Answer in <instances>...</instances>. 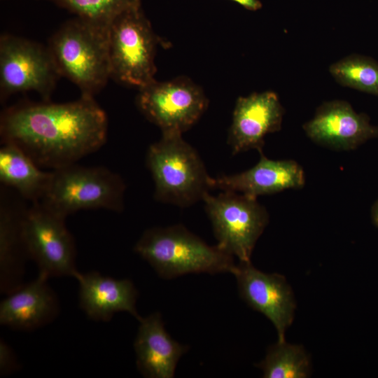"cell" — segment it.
I'll return each mask as SVG.
<instances>
[{"label": "cell", "instance_id": "cell-20", "mask_svg": "<svg viewBox=\"0 0 378 378\" xmlns=\"http://www.w3.org/2000/svg\"><path fill=\"white\" fill-rule=\"evenodd\" d=\"M256 366L265 378H307L312 372L309 357L302 346L286 340L269 346L265 358Z\"/></svg>", "mask_w": 378, "mask_h": 378}, {"label": "cell", "instance_id": "cell-3", "mask_svg": "<svg viewBox=\"0 0 378 378\" xmlns=\"http://www.w3.org/2000/svg\"><path fill=\"white\" fill-rule=\"evenodd\" d=\"M48 49L59 75L74 82L81 96L93 97L111 78L108 26L77 17L54 34Z\"/></svg>", "mask_w": 378, "mask_h": 378}, {"label": "cell", "instance_id": "cell-25", "mask_svg": "<svg viewBox=\"0 0 378 378\" xmlns=\"http://www.w3.org/2000/svg\"><path fill=\"white\" fill-rule=\"evenodd\" d=\"M371 218L373 224L378 228V199L372 206Z\"/></svg>", "mask_w": 378, "mask_h": 378}, {"label": "cell", "instance_id": "cell-14", "mask_svg": "<svg viewBox=\"0 0 378 378\" xmlns=\"http://www.w3.org/2000/svg\"><path fill=\"white\" fill-rule=\"evenodd\" d=\"M255 165L244 172L211 178V188L230 190L258 198L288 189H300L305 184L302 166L293 160H271L260 152Z\"/></svg>", "mask_w": 378, "mask_h": 378}, {"label": "cell", "instance_id": "cell-7", "mask_svg": "<svg viewBox=\"0 0 378 378\" xmlns=\"http://www.w3.org/2000/svg\"><path fill=\"white\" fill-rule=\"evenodd\" d=\"M222 191L216 196L207 192L202 200L216 245L240 262H249L255 244L269 223L268 211L258 198Z\"/></svg>", "mask_w": 378, "mask_h": 378}, {"label": "cell", "instance_id": "cell-22", "mask_svg": "<svg viewBox=\"0 0 378 378\" xmlns=\"http://www.w3.org/2000/svg\"><path fill=\"white\" fill-rule=\"evenodd\" d=\"M82 19L108 26L118 14L141 6L140 0H54Z\"/></svg>", "mask_w": 378, "mask_h": 378}, {"label": "cell", "instance_id": "cell-13", "mask_svg": "<svg viewBox=\"0 0 378 378\" xmlns=\"http://www.w3.org/2000/svg\"><path fill=\"white\" fill-rule=\"evenodd\" d=\"M284 108L272 91L239 97L235 104L228 144L236 155L248 150L262 151L265 138L281 130Z\"/></svg>", "mask_w": 378, "mask_h": 378}, {"label": "cell", "instance_id": "cell-21", "mask_svg": "<svg viewBox=\"0 0 378 378\" xmlns=\"http://www.w3.org/2000/svg\"><path fill=\"white\" fill-rule=\"evenodd\" d=\"M329 71L340 85L378 96V62L372 57L351 54L333 63Z\"/></svg>", "mask_w": 378, "mask_h": 378}, {"label": "cell", "instance_id": "cell-12", "mask_svg": "<svg viewBox=\"0 0 378 378\" xmlns=\"http://www.w3.org/2000/svg\"><path fill=\"white\" fill-rule=\"evenodd\" d=\"M314 143L335 150H351L378 137V126L365 113H357L344 100L322 104L314 117L302 127Z\"/></svg>", "mask_w": 378, "mask_h": 378}, {"label": "cell", "instance_id": "cell-2", "mask_svg": "<svg viewBox=\"0 0 378 378\" xmlns=\"http://www.w3.org/2000/svg\"><path fill=\"white\" fill-rule=\"evenodd\" d=\"M134 251L166 279L191 273H232L236 265L232 255L181 225L146 230Z\"/></svg>", "mask_w": 378, "mask_h": 378}, {"label": "cell", "instance_id": "cell-17", "mask_svg": "<svg viewBox=\"0 0 378 378\" xmlns=\"http://www.w3.org/2000/svg\"><path fill=\"white\" fill-rule=\"evenodd\" d=\"M43 274L31 282L8 293L0 304V323L15 329L32 330L51 320L58 313L57 299Z\"/></svg>", "mask_w": 378, "mask_h": 378}, {"label": "cell", "instance_id": "cell-10", "mask_svg": "<svg viewBox=\"0 0 378 378\" xmlns=\"http://www.w3.org/2000/svg\"><path fill=\"white\" fill-rule=\"evenodd\" d=\"M59 76L48 48L22 38L8 34L1 36V99L32 90L48 100Z\"/></svg>", "mask_w": 378, "mask_h": 378}, {"label": "cell", "instance_id": "cell-16", "mask_svg": "<svg viewBox=\"0 0 378 378\" xmlns=\"http://www.w3.org/2000/svg\"><path fill=\"white\" fill-rule=\"evenodd\" d=\"M79 304L88 317L93 320L109 321L114 314L127 312L138 321L136 302L138 292L130 279H115L99 272H79Z\"/></svg>", "mask_w": 378, "mask_h": 378}, {"label": "cell", "instance_id": "cell-19", "mask_svg": "<svg viewBox=\"0 0 378 378\" xmlns=\"http://www.w3.org/2000/svg\"><path fill=\"white\" fill-rule=\"evenodd\" d=\"M52 176L44 172L20 147L11 142H2L0 148V181L3 186L15 190L31 204L44 196Z\"/></svg>", "mask_w": 378, "mask_h": 378}, {"label": "cell", "instance_id": "cell-1", "mask_svg": "<svg viewBox=\"0 0 378 378\" xmlns=\"http://www.w3.org/2000/svg\"><path fill=\"white\" fill-rule=\"evenodd\" d=\"M108 120L93 97L64 104H27L1 116L2 142L20 147L40 167L76 163L98 150L107 138Z\"/></svg>", "mask_w": 378, "mask_h": 378}, {"label": "cell", "instance_id": "cell-15", "mask_svg": "<svg viewBox=\"0 0 378 378\" xmlns=\"http://www.w3.org/2000/svg\"><path fill=\"white\" fill-rule=\"evenodd\" d=\"M134 342L136 366L148 378H172L188 346L173 340L164 328L162 316L155 312L141 318Z\"/></svg>", "mask_w": 378, "mask_h": 378}, {"label": "cell", "instance_id": "cell-4", "mask_svg": "<svg viewBox=\"0 0 378 378\" xmlns=\"http://www.w3.org/2000/svg\"><path fill=\"white\" fill-rule=\"evenodd\" d=\"M155 186L154 198L180 207L190 206L211 188L206 167L196 151L179 133H162L146 154Z\"/></svg>", "mask_w": 378, "mask_h": 378}, {"label": "cell", "instance_id": "cell-5", "mask_svg": "<svg viewBox=\"0 0 378 378\" xmlns=\"http://www.w3.org/2000/svg\"><path fill=\"white\" fill-rule=\"evenodd\" d=\"M125 189L122 178L110 169L74 163L52 170L49 186L39 202L65 219L83 209L121 212Z\"/></svg>", "mask_w": 378, "mask_h": 378}, {"label": "cell", "instance_id": "cell-24", "mask_svg": "<svg viewBox=\"0 0 378 378\" xmlns=\"http://www.w3.org/2000/svg\"><path fill=\"white\" fill-rule=\"evenodd\" d=\"M239 5L242 6L246 9L251 10H257L262 7V4L258 0H231Z\"/></svg>", "mask_w": 378, "mask_h": 378}, {"label": "cell", "instance_id": "cell-8", "mask_svg": "<svg viewBox=\"0 0 378 378\" xmlns=\"http://www.w3.org/2000/svg\"><path fill=\"white\" fill-rule=\"evenodd\" d=\"M22 237L28 258L39 272L51 276L76 278V247L65 218L46 209L40 202L27 207L22 219Z\"/></svg>", "mask_w": 378, "mask_h": 378}, {"label": "cell", "instance_id": "cell-9", "mask_svg": "<svg viewBox=\"0 0 378 378\" xmlns=\"http://www.w3.org/2000/svg\"><path fill=\"white\" fill-rule=\"evenodd\" d=\"M137 106L162 133L182 134L206 111L208 99L201 88L186 78L159 82L139 88Z\"/></svg>", "mask_w": 378, "mask_h": 378}, {"label": "cell", "instance_id": "cell-23", "mask_svg": "<svg viewBox=\"0 0 378 378\" xmlns=\"http://www.w3.org/2000/svg\"><path fill=\"white\" fill-rule=\"evenodd\" d=\"M16 359L10 347L3 340L0 342V374L4 376L12 372L16 366Z\"/></svg>", "mask_w": 378, "mask_h": 378}, {"label": "cell", "instance_id": "cell-11", "mask_svg": "<svg viewBox=\"0 0 378 378\" xmlns=\"http://www.w3.org/2000/svg\"><path fill=\"white\" fill-rule=\"evenodd\" d=\"M240 298L253 309L265 315L274 326L278 341H284L292 324L296 302L286 278L276 273H265L249 262H239L232 272Z\"/></svg>", "mask_w": 378, "mask_h": 378}, {"label": "cell", "instance_id": "cell-18", "mask_svg": "<svg viewBox=\"0 0 378 378\" xmlns=\"http://www.w3.org/2000/svg\"><path fill=\"white\" fill-rule=\"evenodd\" d=\"M4 189L0 194V287L1 293L8 294L23 286L24 263L28 255L22 219L27 207Z\"/></svg>", "mask_w": 378, "mask_h": 378}, {"label": "cell", "instance_id": "cell-6", "mask_svg": "<svg viewBox=\"0 0 378 378\" xmlns=\"http://www.w3.org/2000/svg\"><path fill=\"white\" fill-rule=\"evenodd\" d=\"M158 43L141 6L118 14L108 25L111 78L139 88L154 80Z\"/></svg>", "mask_w": 378, "mask_h": 378}]
</instances>
